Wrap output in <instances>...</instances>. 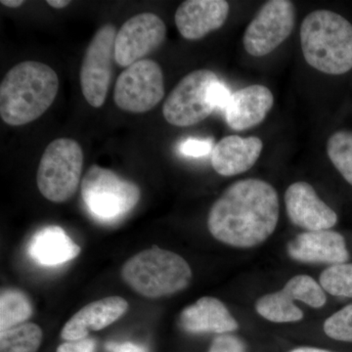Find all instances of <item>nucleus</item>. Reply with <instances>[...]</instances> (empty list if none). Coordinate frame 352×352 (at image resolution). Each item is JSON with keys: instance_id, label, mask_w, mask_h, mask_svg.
<instances>
[{"instance_id": "obj_1", "label": "nucleus", "mask_w": 352, "mask_h": 352, "mask_svg": "<svg viewBox=\"0 0 352 352\" xmlns=\"http://www.w3.org/2000/svg\"><path fill=\"white\" fill-rule=\"evenodd\" d=\"M279 212L274 187L248 178L231 184L214 201L208 212V228L219 242L248 249L263 244L272 235Z\"/></svg>"}, {"instance_id": "obj_2", "label": "nucleus", "mask_w": 352, "mask_h": 352, "mask_svg": "<svg viewBox=\"0 0 352 352\" xmlns=\"http://www.w3.org/2000/svg\"><path fill=\"white\" fill-rule=\"evenodd\" d=\"M58 90L59 78L48 65L36 61L16 65L0 85V117L9 126L30 124L50 108Z\"/></svg>"}, {"instance_id": "obj_3", "label": "nucleus", "mask_w": 352, "mask_h": 352, "mask_svg": "<svg viewBox=\"0 0 352 352\" xmlns=\"http://www.w3.org/2000/svg\"><path fill=\"white\" fill-rule=\"evenodd\" d=\"M300 45L309 66L328 75L352 69V25L340 14L315 10L300 27Z\"/></svg>"}, {"instance_id": "obj_4", "label": "nucleus", "mask_w": 352, "mask_h": 352, "mask_svg": "<svg viewBox=\"0 0 352 352\" xmlns=\"http://www.w3.org/2000/svg\"><path fill=\"white\" fill-rule=\"evenodd\" d=\"M122 277L139 295L160 298L186 289L192 270L179 254L155 245L129 258L122 266Z\"/></svg>"}, {"instance_id": "obj_5", "label": "nucleus", "mask_w": 352, "mask_h": 352, "mask_svg": "<svg viewBox=\"0 0 352 352\" xmlns=\"http://www.w3.org/2000/svg\"><path fill=\"white\" fill-rule=\"evenodd\" d=\"M82 197L92 217L102 222H115L136 207L141 192L135 183L94 164L83 176Z\"/></svg>"}, {"instance_id": "obj_6", "label": "nucleus", "mask_w": 352, "mask_h": 352, "mask_svg": "<svg viewBox=\"0 0 352 352\" xmlns=\"http://www.w3.org/2000/svg\"><path fill=\"white\" fill-rule=\"evenodd\" d=\"M83 152L76 141L58 138L44 150L36 183L41 195L53 203L69 200L82 180Z\"/></svg>"}, {"instance_id": "obj_7", "label": "nucleus", "mask_w": 352, "mask_h": 352, "mask_svg": "<svg viewBox=\"0 0 352 352\" xmlns=\"http://www.w3.org/2000/svg\"><path fill=\"white\" fill-rule=\"evenodd\" d=\"M219 76L210 69L192 72L176 85L164 101L163 115L171 126H194L207 119L214 112L208 100L210 85Z\"/></svg>"}, {"instance_id": "obj_8", "label": "nucleus", "mask_w": 352, "mask_h": 352, "mask_svg": "<svg viewBox=\"0 0 352 352\" xmlns=\"http://www.w3.org/2000/svg\"><path fill=\"white\" fill-rule=\"evenodd\" d=\"M164 96L163 71L157 62L149 59L140 60L124 69L113 91L116 105L134 113L149 112Z\"/></svg>"}, {"instance_id": "obj_9", "label": "nucleus", "mask_w": 352, "mask_h": 352, "mask_svg": "<svg viewBox=\"0 0 352 352\" xmlns=\"http://www.w3.org/2000/svg\"><path fill=\"white\" fill-rule=\"evenodd\" d=\"M115 25L101 27L88 44L80 67V87L85 100L94 108H101L106 101L113 76L115 60Z\"/></svg>"}, {"instance_id": "obj_10", "label": "nucleus", "mask_w": 352, "mask_h": 352, "mask_svg": "<svg viewBox=\"0 0 352 352\" xmlns=\"http://www.w3.org/2000/svg\"><path fill=\"white\" fill-rule=\"evenodd\" d=\"M296 22V10L289 0L266 2L245 29L243 44L254 57H263L289 38Z\"/></svg>"}, {"instance_id": "obj_11", "label": "nucleus", "mask_w": 352, "mask_h": 352, "mask_svg": "<svg viewBox=\"0 0 352 352\" xmlns=\"http://www.w3.org/2000/svg\"><path fill=\"white\" fill-rule=\"evenodd\" d=\"M296 300L314 308H321L327 302V296L314 278L298 275L289 279L281 291L258 298L256 310L264 319L274 323L298 322L303 318V312L294 302Z\"/></svg>"}, {"instance_id": "obj_12", "label": "nucleus", "mask_w": 352, "mask_h": 352, "mask_svg": "<svg viewBox=\"0 0 352 352\" xmlns=\"http://www.w3.org/2000/svg\"><path fill=\"white\" fill-rule=\"evenodd\" d=\"M166 36V24L156 14L133 16L122 25L116 36V63L129 68L159 48Z\"/></svg>"}, {"instance_id": "obj_13", "label": "nucleus", "mask_w": 352, "mask_h": 352, "mask_svg": "<svg viewBox=\"0 0 352 352\" xmlns=\"http://www.w3.org/2000/svg\"><path fill=\"white\" fill-rule=\"evenodd\" d=\"M285 205L292 223L305 230H329L337 224V214L319 198L309 183L289 185L285 193Z\"/></svg>"}, {"instance_id": "obj_14", "label": "nucleus", "mask_w": 352, "mask_h": 352, "mask_svg": "<svg viewBox=\"0 0 352 352\" xmlns=\"http://www.w3.org/2000/svg\"><path fill=\"white\" fill-rule=\"evenodd\" d=\"M294 261L303 263H346L349 259L344 236L336 231H307L298 234L287 245Z\"/></svg>"}, {"instance_id": "obj_15", "label": "nucleus", "mask_w": 352, "mask_h": 352, "mask_svg": "<svg viewBox=\"0 0 352 352\" xmlns=\"http://www.w3.org/2000/svg\"><path fill=\"white\" fill-rule=\"evenodd\" d=\"M229 10L226 0H187L176 10V28L183 38L197 41L226 24Z\"/></svg>"}, {"instance_id": "obj_16", "label": "nucleus", "mask_w": 352, "mask_h": 352, "mask_svg": "<svg viewBox=\"0 0 352 352\" xmlns=\"http://www.w3.org/2000/svg\"><path fill=\"white\" fill-rule=\"evenodd\" d=\"M127 309L129 302L120 296H108L88 303L65 324L61 338L67 342L85 339L91 331L102 330L119 320Z\"/></svg>"}, {"instance_id": "obj_17", "label": "nucleus", "mask_w": 352, "mask_h": 352, "mask_svg": "<svg viewBox=\"0 0 352 352\" xmlns=\"http://www.w3.org/2000/svg\"><path fill=\"white\" fill-rule=\"evenodd\" d=\"M274 96L270 88L252 85L231 95L224 111L227 124L234 131H245L258 126L273 107Z\"/></svg>"}, {"instance_id": "obj_18", "label": "nucleus", "mask_w": 352, "mask_h": 352, "mask_svg": "<svg viewBox=\"0 0 352 352\" xmlns=\"http://www.w3.org/2000/svg\"><path fill=\"white\" fill-rule=\"evenodd\" d=\"M263 149V141L254 136H226L212 149V168L219 175L226 177L241 175L256 164Z\"/></svg>"}, {"instance_id": "obj_19", "label": "nucleus", "mask_w": 352, "mask_h": 352, "mask_svg": "<svg viewBox=\"0 0 352 352\" xmlns=\"http://www.w3.org/2000/svg\"><path fill=\"white\" fill-rule=\"evenodd\" d=\"M179 325L187 333L220 335L232 333L239 328L226 305L212 296H204L185 307L180 314Z\"/></svg>"}, {"instance_id": "obj_20", "label": "nucleus", "mask_w": 352, "mask_h": 352, "mask_svg": "<svg viewBox=\"0 0 352 352\" xmlns=\"http://www.w3.org/2000/svg\"><path fill=\"white\" fill-rule=\"evenodd\" d=\"M76 245L61 227H43L32 236L29 244L30 256L41 265L54 266L68 263L80 254Z\"/></svg>"}, {"instance_id": "obj_21", "label": "nucleus", "mask_w": 352, "mask_h": 352, "mask_svg": "<svg viewBox=\"0 0 352 352\" xmlns=\"http://www.w3.org/2000/svg\"><path fill=\"white\" fill-rule=\"evenodd\" d=\"M31 300L16 289H2L0 296V330L22 325L32 315Z\"/></svg>"}, {"instance_id": "obj_22", "label": "nucleus", "mask_w": 352, "mask_h": 352, "mask_svg": "<svg viewBox=\"0 0 352 352\" xmlns=\"http://www.w3.org/2000/svg\"><path fill=\"white\" fill-rule=\"evenodd\" d=\"M43 342V331L34 323H25L1 331L0 352H36Z\"/></svg>"}, {"instance_id": "obj_23", "label": "nucleus", "mask_w": 352, "mask_h": 352, "mask_svg": "<svg viewBox=\"0 0 352 352\" xmlns=\"http://www.w3.org/2000/svg\"><path fill=\"white\" fill-rule=\"evenodd\" d=\"M327 154L336 168L352 186V131L333 133L327 142Z\"/></svg>"}, {"instance_id": "obj_24", "label": "nucleus", "mask_w": 352, "mask_h": 352, "mask_svg": "<svg viewBox=\"0 0 352 352\" xmlns=\"http://www.w3.org/2000/svg\"><path fill=\"white\" fill-rule=\"evenodd\" d=\"M319 282L330 295L352 298V263L330 266L321 273Z\"/></svg>"}, {"instance_id": "obj_25", "label": "nucleus", "mask_w": 352, "mask_h": 352, "mask_svg": "<svg viewBox=\"0 0 352 352\" xmlns=\"http://www.w3.org/2000/svg\"><path fill=\"white\" fill-rule=\"evenodd\" d=\"M323 329L331 339L352 342V305H346L329 317Z\"/></svg>"}, {"instance_id": "obj_26", "label": "nucleus", "mask_w": 352, "mask_h": 352, "mask_svg": "<svg viewBox=\"0 0 352 352\" xmlns=\"http://www.w3.org/2000/svg\"><path fill=\"white\" fill-rule=\"evenodd\" d=\"M208 352H247L244 340L229 333L217 336Z\"/></svg>"}, {"instance_id": "obj_27", "label": "nucleus", "mask_w": 352, "mask_h": 352, "mask_svg": "<svg viewBox=\"0 0 352 352\" xmlns=\"http://www.w3.org/2000/svg\"><path fill=\"white\" fill-rule=\"evenodd\" d=\"M231 94L224 83L217 80L210 85L208 90V100L214 109L226 111L231 99Z\"/></svg>"}, {"instance_id": "obj_28", "label": "nucleus", "mask_w": 352, "mask_h": 352, "mask_svg": "<svg viewBox=\"0 0 352 352\" xmlns=\"http://www.w3.org/2000/svg\"><path fill=\"white\" fill-rule=\"evenodd\" d=\"M212 144L210 141L191 138L184 141L179 147L182 154L196 157L206 156L212 151Z\"/></svg>"}, {"instance_id": "obj_29", "label": "nucleus", "mask_w": 352, "mask_h": 352, "mask_svg": "<svg viewBox=\"0 0 352 352\" xmlns=\"http://www.w3.org/2000/svg\"><path fill=\"white\" fill-rule=\"evenodd\" d=\"M94 340L89 338L65 342L57 349V352H94Z\"/></svg>"}, {"instance_id": "obj_30", "label": "nucleus", "mask_w": 352, "mask_h": 352, "mask_svg": "<svg viewBox=\"0 0 352 352\" xmlns=\"http://www.w3.org/2000/svg\"><path fill=\"white\" fill-rule=\"evenodd\" d=\"M107 349L111 352H147L144 347L132 342H124V344L111 342L108 344Z\"/></svg>"}, {"instance_id": "obj_31", "label": "nucleus", "mask_w": 352, "mask_h": 352, "mask_svg": "<svg viewBox=\"0 0 352 352\" xmlns=\"http://www.w3.org/2000/svg\"><path fill=\"white\" fill-rule=\"evenodd\" d=\"M69 3H71V1H67V0H48L47 1V4L55 9H63L68 6Z\"/></svg>"}, {"instance_id": "obj_32", "label": "nucleus", "mask_w": 352, "mask_h": 352, "mask_svg": "<svg viewBox=\"0 0 352 352\" xmlns=\"http://www.w3.org/2000/svg\"><path fill=\"white\" fill-rule=\"evenodd\" d=\"M0 3L2 6L9 7V8H18V7L22 6L25 1H23V0H1Z\"/></svg>"}, {"instance_id": "obj_33", "label": "nucleus", "mask_w": 352, "mask_h": 352, "mask_svg": "<svg viewBox=\"0 0 352 352\" xmlns=\"http://www.w3.org/2000/svg\"><path fill=\"white\" fill-rule=\"evenodd\" d=\"M289 352H332L329 351H325V349H316V347H298V349H293Z\"/></svg>"}]
</instances>
